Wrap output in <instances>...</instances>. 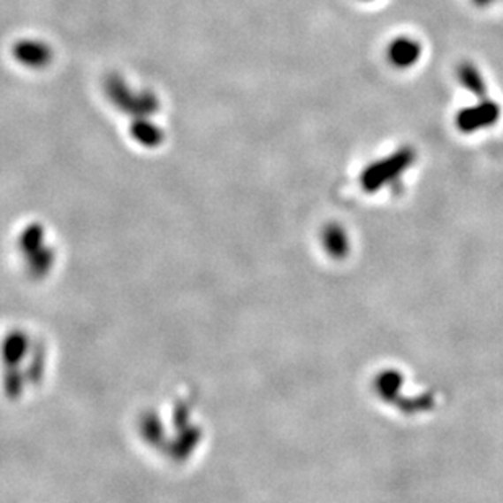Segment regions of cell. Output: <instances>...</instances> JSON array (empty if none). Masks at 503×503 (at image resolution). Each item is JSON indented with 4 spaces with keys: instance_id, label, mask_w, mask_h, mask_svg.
<instances>
[{
    "instance_id": "6",
    "label": "cell",
    "mask_w": 503,
    "mask_h": 503,
    "mask_svg": "<svg viewBox=\"0 0 503 503\" xmlns=\"http://www.w3.org/2000/svg\"><path fill=\"white\" fill-rule=\"evenodd\" d=\"M15 56L23 64L42 66L50 59V50L46 44L38 42H21L15 46Z\"/></svg>"
},
{
    "instance_id": "3",
    "label": "cell",
    "mask_w": 503,
    "mask_h": 503,
    "mask_svg": "<svg viewBox=\"0 0 503 503\" xmlns=\"http://www.w3.org/2000/svg\"><path fill=\"white\" fill-rule=\"evenodd\" d=\"M421 43L412 40L409 36H400L392 40L386 50V56L396 69H409L411 66L421 59Z\"/></svg>"
},
{
    "instance_id": "4",
    "label": "cell",
    "mask_w": 503,
    "mask_h": 503,
    "mask_svg": "<svg viewBox=\"0 0 503 503\" xmlns=\"http://www.w3.org/2000/svg\"><path fill=\"white\" fill-rule=\"evenodd\" d=\"M321 241L324 251L328 252L332 259H344L349 253V237L347 232L339 224H328L321 232Z\"/></svg>"
},
{
    "instance_id": "7",
    "label": "cell",
    "mask_w": 503,
    "mask_h": 503,
    "mask_svg": "<svg viewBox=\"0 0 503 503\" xmlns=\"http://www.w3.org/2000/svg\"><path fill=\"white\" fill-rule=\"evenodd\" d=\"M473 2L477 7H489L495 0H473Z\"/></svg>"
},
{
    "instance_id": "1",
    "label": "cell",
    "mask_w": 503,
    "mask_h": 503,
    "mask_svg": "<svg viewBox=\"0 0 503 503\" xmlns=\"http://www.w3.org/2000/svg\"><path fill=\"white\" fill-rule=\"evenodd\" d=\"M415 160V152L412 147H402L392 152L388 158L373 162L365 168L360 175V185L367 193H375L388 187L392 182L400 179V175L411 167Z\"/></svg>"
},
{
    "instance_id": "2",
    "label": "cell",
    "mask_w": 503,
    "mask_h": 503,
    "mask_svg": "<svg viewBox=\"0 0 503 503\" xmlns=\"http://www.w3.org/2000/svg\"><path fill=\"white\" fill-rule=\"evenodd\" d=\"M499 118H500L499 104L484 98L481 104L461 110L456 116V126L462 133L471 135L479 129H485V128L495 125Z\"/></svg>"
},
{
    "instance_id": "5",
    "label": "cell",
    "mask_w": 503,
    "mask_h": 503,
    "mask_svg": "<svg viewBox=\"0 0 503 503\" xmlns=\"http://www.w3.org/2000/svg\"><path fill=\"white\" fill-rule=\"evenodd\" d=\"M458 79H460V84L468 92L476 95L477 98H485L487 85H485V81H484L483 74L473 63L464 61V63L458 66Z\"/></svg>"
}]
</instances>
